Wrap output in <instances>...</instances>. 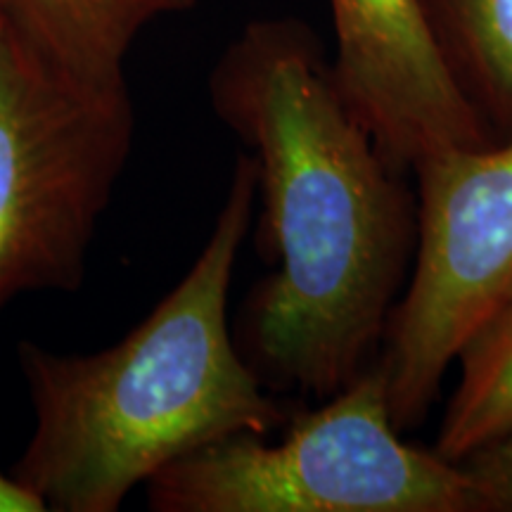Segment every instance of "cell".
Instances as JSON below:
<instances>
[{
	"mask_svg": "<svg viewBox=\"0 0 512 512\" xmlns=\"http://www.w3.org/2000/svg\"><path fill=\"white\" fill-rule=\"evenodd\" d=\"M209 98L256 164L271 266L242 309V354L264 384L328 399L370 368L387 332L415 252L411 195L299 19L249 22Z\"/></svg>",
	"mask_w": 512,
	"mask_h": 512,
	"instance_id": "6da1fadb",
	"label": "cell"
},
{
	"mask_svg": "<svg viewBox=\"0 0 512 512\" xmlns=\"http://www.w3.org/2000/svg\"><path fill=\"white\" fill-rule=\"evenodd\" d=\"M197 0H0V17L64 79L86 88L126 86L124 62L157 19Z\"/></svg>",
	"mask_w": 512,
	"mask_h": 512,
	"instance_id": "52a82bcc",
	"label": "cell"
},
{
	"mask_svg": "<svg viewBox=\"0 0 512 512\" xmlns=\"http://www.w3.org/2000/svg\"><path fill=\"white\" fill-rule=\"evenodd\" d=\"M413 174V271L377 358L401 432L427 418L465 344L512 306V138L434 152Z\"/></svg>",
	"mask_w": 512,
	"mask_h": 512,
	"instance_id": "5b68a950",
	"label": "cell"
},
{
	"mask_svg": "<svg viewBox=\"0 0 512 512\" xmlns=\"http://www.w3.org/2000/svg\"><path fill=\"white\" fill-rule=\"evenodd\" d=\"M387 380L370 366L287 422L285 437L233 434L147 482L157 512H479L472 479L434 448L406 444Z\"/></svg>",
	"mask_w": 512,
	"mask_h": 512,
	"instance_id": "3957f363",
	"label": "cell"
},
{
	"mask_svg": "<svg viewBox=\"0 0 512 512\" xmlns=\"http://www.w3.org/2000/svg\"><path fill=\"white\" fill-rule=\"evenodd\" d=\"M254 200L247 155L195 264L114 347H17L34 432L10 475L48 512H117L136 486L197 448L287 425L228 330L230 280Z\"/></svg>",
	"mask_w": 512,
	"mask_h": 512,
	"instance_id": "7a4b0ae2",
	"label": "cell"
},
{
	"mask_svg": "<svg viewBox=\"0 0 512 512\" xmlns=\"http://www.w3.org/2000/svg\"><path fill=\"white\" fill-rule=\"evenodd\" d=\"M332 74L394 171L496 143L451 72L422 0H328Z\"/></svg>",
	"mask_w": 512,
	"mask_h": 512,
	"instance_id": "8992f818",
	"label": "cell"
},
{
	"mask_svg": "<svg viewBox=\"0 0 512 512\" xmlns=\"http://www.w3.org/2000/svg\"><path fill=\"white\" fill-rule=\"evenodd\" d=\"M133 133L128 86L64 79L0 17V309L81 285Z\"/></svg>",
	"mask_w": 512,
	"mask_h": 512,
	"instance_id": "277c9868",
	"label": "cell"
},
{
	"mask_svg": "<svg viewBox=\"0 0 512 512\" xmlns=\"http://www.w3.org/2000/svg\"><path fill=\"white\" fill-rule=\"evenodd\" d=\"M456 361L460 380L446 406L434 451L458 465L512 432V306L489 320Z\"/></svg>",
	"mask_w": 512,
	"mask_h": 512,
	"instance_id": "9c48e42d",
	"label": "cell"
},
{
	"mask_svg": "<svg viewBox=\"0 0 512 512\" xmlns=\"http://www.w3.org/2000/svg\"><path fill=\"white\" fill-rule=\"evenodd\" d=\"M458 465L475 484L479 512H512V432Z\"/></svg>",
	"mask_w": 512,
	"mask_h": 512,
	"instance_id": "30bf717a",
	"label": "cell"
},
{
	"mask_svg": "<svg viewBox=\"0 0 512 512\" xmlns=\"http://www.w3.org/2000/svg\"><path fill=\"white\" fill-rule=\"evenodd\" d=\"M0 512H48L41 498L31 494L12 475L0 472Z\"/></svg>",
	"mask_w": 512,
	"mask_h": 512,
	"instance_id": "8fae6325",
	"label": "cell"
},
{
	"mask_svg": "<svg viewBox=\"0 0 512 512\" xmlns=\"http://www.w3.org/2000/svg\"><path fill=\"white\" fill-rule=\"evenodd\" d=\"M422 3L453 76L491 138H512V0Z\"/></svg>",
	"mask_w": 512,
	"mask_h": 512,
	"instance_id": "ba28073f",
	"label": "cell"
}]
</instances>
